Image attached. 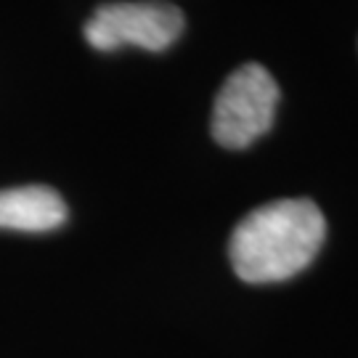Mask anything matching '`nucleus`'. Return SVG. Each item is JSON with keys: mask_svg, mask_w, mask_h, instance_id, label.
<instances>
[{"mask_svg": "<svg viewBox=\"0 0 358 358\" xmlns=\"http://www.w3.org/2000/svg\"><path fill=\"white\" fill-rule=\"evenodd\" d=\"M327 220L310 199H279L257 207L234 229L229 257L247 284L284 282L319 255Z\"/></svg>", "mask_w": 358, "mask_h": 358, "instance_id": "1", "label": "nucleus"}, {"mask_svg": "<svg viewBox=\"0 0 358 358\" xmlns=\"http://www.w3.org/2000/svg\"><path fill=\"white\" fill-rule=\"evenodd\" d=\"M279 106V85L260 64L231 72L213 106V138L226 149H247L266 136Z\"/></svg>", "mask_w": 358, "mask_h": 358, "instance_id": "2", "label": "nucleus"}, {"mask_svg": "<svg viewBox=\"0 0 358 358\" xmlns=\"http://www.w3.org/2000/svg\"><path fill=\"white\" fill-rule=\"evenodd\" d=\"M183 13L165 3H106L85 24V40L96 51L136 45L143 51H167L183 32Z\"/></svg>", "mask_w": 358, "mask_h": 358, "instance_id": "3", "label": "nucleus"}, {"mask_svg": "<svg viewBox=\"0 0 358 358\" xmlns=\"http://www.w3.org/2000/svg\"><path fill=\"white\" fill-rule=\"evenodd\" d=\"M64 220V199L48 186H19L0 192V229L43 234L59 229Z\"/></svg>", "mask_w": 358, "mask_h": 358, "instance_id": "4", "label": "nucleus"}]
</instances>
